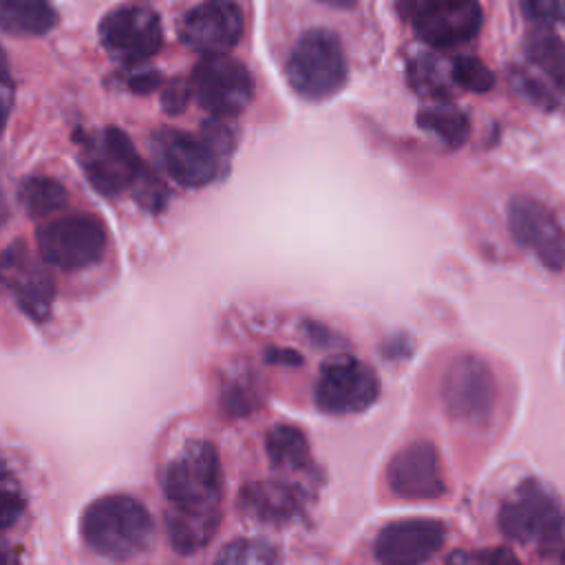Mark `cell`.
Instances as JSON below:
<instances>
[{"label": "cell", "mask_w": 565, "mask_h": 565, "mask_svg": "<svg viewBox=\"0 0 565 565\" xmlns=\"http://www.w3.org/2000/svg\"><path fill=\"white\" fill-rule=\"evenodd\" d=\"M44 263L75 271L95 265L106 249V230L95 216L73 214L42 225L35 234Z\"/></svg>", "instance_id": "8992f818"}, {"label": "cell", "mask_w": 565, "mask_h": 565, "mask_svg": "<svg viewBox=\"0 0 565 565\" xmlns=\"http://www.w3.org/2000/svg\"><path fill=\"white\" fill-rule=\"evenodd\" d=\"M446 539L437 519L393 521L375 539L373 552L382 565H422L433 558Z\"/></svg>", "instance_id": "2e32d148"}, {"label": "cell", "mask_w": 565, "mask_h": 565, "mask_svg": "<svg viewBox=\"0 0 565 565\" xmlns=\"http://www.w3.org/2000/svg\"><path fill=\"white\" fill-rule=\"evenodd\" d=\"M561 563H563V565H565V552H563V558H561Z\"/></svg>", "instance_id": "d6a6232c"}, {"label": "cell", "mask_w": 565, "mask_h": 565, "mask_svg": "<svg viewBox=\"0 0 565 565\" xmlns=\"http://www.w3.org/2000/svg\"><path fill=\"white\" fill-rule=\"evenodd\" d=\"M192 93L212 117H234L254 97V79L245 64L221 53L205 55L192 73Z\"/></svg>", "instance_id": "ba28073f"}, {"label": "cell", "mask_w": 565, "mask_h": 565, "mask_svg": "<svg viewBox=\"0 0 565 565\" xmlns=\"http://www.w3.org/2000/svg\"><path fill=\"white\" fill-rule=\"evenodd\" d=\"M417 124L424 130L437 135L450 148L461 146L468 137V119L452 104H435L422 108L417 115Z\"/></svg>", "instance_id": "603a6c76"}, {"label": "cell", "mask_w": 565, "mask_h": 565, "mask_svg": "<svg viewBox=\"0 0 565 565\" xmlns=\"http://www.w3.org/2000/svg\"><path fill=\"white\" fill-rule=\"evenodd\" d=\"M565 512L539 483H521L499 510L501 532L519 543L545 545L561 536Z\"/></svg>", "instance_id": "52a82bcc"}, {"label": "cell", "mask_w": 565, "mask_h": 565, "mask_svg": "<svg viewBox=\"0 0 565 565\" xmlns=\"http://www.w3.org/2000/svg\"><path fill=\"white\" fill-rule=\"evenodd\" d=\"M450 77H452V82H457L459 86H463L466 90H472V93H486L494 86L492 71L481 60L470 57V55H459L452 60Z\"/></svg>", "instance_id": "d4e9b609"}, {"label": "cell", "mask_w": 565, "mask_h": 565, "mask_svg": "<svg viewBox=\"0 0 565 565\" xmlns=\"http://www.w3.org/2000/svg\"><path fill=\"white\" fill-rule=\"evenodd\" d=\"M18 201L29 216L42 218L62 210L68 201V194L57 179L46 174H31L20 183Z\"/></svg>", "instance_id": "44dd1931"}, {"label": "cell", "mask_w": 565, "mask_h": 565, "mask_svg": "<svg viewBox=\"0 0 565 565\" xmlns=\"http://www.w3.org/2000/svg\"><path fill=\"white\" fill-rule=\"evenodd\" d=\"M347 57L335 33L327 29L305 31L285 64V77L296 95L320 102L335 95L347 82Z\"/></svg>", "instance_id": "3957f363"}, {"label": "cell", "mask_w": 565, "mask_h": 565, "mask_svg": "<svg viewBox=\"0 0 565 565\" xmlns=\"http://www.w3.org/2000/svg\"><path fill=\"white\" fill-rule=\"evenodd\" d=\"M300 492L289 483L267 481L245 486L241 508L260 523H287L300 514Z\"/></svg>", "instance_id": "ac0fdd59"}, {"label": "cell", "mask_w": 565, "mask_h": 565, "mask_svg": "<svg viewBox=\"0 0 565 565\" xmlns=\"http://www.w3.org/2000/svg\"><path fill=\"white\" fill-rule=\"evenodd\" d=\"M386 479L393 494L411 501L437 499L446 492L437 448L426 439L411 441L395 452L388 461Z\"/></svg>", "instance_id": "9a60e30c"}, {"label": "cell", "mask_w": 565, "mask_h": 565, "mask_svg": "<svg viewBox=\"0 0 565 565\" xmlns=\"http://www.w3.org/2000/svg\"><path fill=\"white\" fill-rule=\"evenodd\" d=\"M82 536L99 556L121 563L143 552L152 536V519L143 503L128 494L93 501L82 514Z\"/></svg>", "instance_id": "6da1fadb"}, {"label": "cell", "mask_w": 565, "mask_h": 565, "mask_svg": "<svg viewBox=\"0 0 565 565\" xmlns=\"http://www.w3.org/2000/svg\"><path fill=\"white\" fill-rule=\"evenodd\" d=\"M154 146L166 172L183 188H203L218 177L221 157L203 137L161 130Z\"/></svg>", "instance_id": "5bb4252c"}, {"label": "cell", "mask_w": 565, "mask_h": 565, "mask_svg": "<svg viewBox=\"0 0 565 565\" xmlns=\"http://www.w3.org/2000/svg\"><path fill=\"white\" fill-rule=\"evenodd\" d=\"M408 82L417 93H422L426 97L439 99V97L448 95V84L444 82L439 64L433 57L422 55V57L413 60L408 66Z\"/></svg>", "instance_id": "484cf974"}, {"label": "cell", "mask_w": 565, "mask_h": 565, "mask_svg": "<svg viewBox=\"0 0 565 565\" xmlns=\"http://www.w3.org/2000/svg\"><path fill=\"white\" fill-rule=\"evenodd\" d=\"M278 554L271 543L263 539H238L227 543L214 565H276Z\"/></svg>", "instance_id": "cb8c5ba5"}, {"label": "cell", "mask_w": 565, "mask_h": 565, "mask_svg": "<svg viewBox=\"0 0 565 565\" xmlns=\"http://www.w3.org/2000/svg\"><path fill=\"white\" fill-rule=\"evenodd\" d=\"M227 119L230 117H212L203 126V139L216 150L218 157L230 154L236 143V128Z\"/></svg>", "instance_id": "4316f807"}, {"label": "cell", "mask_w": 565, "mask_h": 565, "mask_svg": "<svg viewBox=\"0 0 565 565\" xmlns=\"http://www.w3.org/2000/svg\"><path fill=\"white\" fill-rule=\"evenodd\" d=\"M82 168L90 185L104 194L115 196L126 188H137L148 177L132 141L119 128H104L82 141Z\"/></svg>", "instance_id": "277c9868"}, {"label": "cell", "mask_w": 565, "mask_h": 565, "mask_svg": "<svg viewBox=\"0 0 565 565\" xmlns=\"http://www.w3.org/2000/svg\"><path fill=\"white\" fill-rule=\"evenodd\" d=\"M508 227L514 241L532 252L550 271L565 269V227L550 205L516 194L508 203Z\"/></svg>", "instance_id": "30bf717a"}, {"label": "cell", "mask_w": 565, "mask_h": 565, "mask_svg": "<svg viewBox=\"0 0 565 565\" xmlns=\"http://www.w3.org/2000/svg\"><path fill=\"white\" fill-rule=\"evenodd\" d=\"M527 57L565 93V42L547 29L530 33L525 42Z\"/></svg>", "instance_id": "7402d4cb"}, {"label": "cell", "mask_w": 565, "mask_h": 565, "mask_svg": "<svg viewBox=\"0 0 565 565\" xmlns=\"http://www.w3.org/2000/svg\"><path fill=\"white\" fill-rule=\"evenodd\" d=\"M188 86L181 82V79H177V82H172L166 90H163V108L168 110V113H179V110H183V106H185V102H188Z\"/></svg>", "instance_id": "f546056e"}, {"label": "cell", "mask_w": 565, "mask_h": 565, "mask_svg": "<svg viewBox=\"0 0 565 565\" xmlns=\"http://www.w3.org/2000/svg\"><path fill=\"white\" fill-rule=\"evenodd\" d=\"M0 24L7 35H44L57 24V11L51 0H0Z\"/></svg>", "instance_id": "d6986e66"}, {"label": "cell", "mask_w": 565, "mask_h": 565, "mask_svg": "<svg viewBox=\"0 0 565 565\" xmlns=\"http://www.w3.org/2000/svg\"><path fill=\"white\" fill-rule=\"evenodd\" d=\"M320 4H327V7H335V9H347V7H353L358 0H316Z\"/></svg>", "instance_id": "1f68e13d"}, {"label": "cell", "mask_w": 565, "mask_h": 565, "mask_svg": "<svg viewBox=\"0 0 565 565\" xmlns=\"http://www.w3.org/2000/svg\"><path fill=\"white\" fill-rule=\"evenodd\" d=\"M102 46L126 64H141L163 44L159 15L146 4H124L99 22Z\"/></svg>", "instance_id": "8fae6325"}, {"label": "cell", "mask_w": 565, "mask_h": 565, "mask_svg": "<svg viewBox=\"0 0 565 565\" xmlns=\"http://www.w3.org/2000/svg\"><path fill=\"white\" fill-rule=\"evenodd\" d=\"M4 285L18 307L33 320H46L55 298L53 278L31 256L22 241H13L2 256Z\"/></svg>", "instance_id": "e0dca14e"}, {"label": "cell", "mask_w": 565, "mask_h": 565, "mask_svg": "<svg viewBox=\"0 0 565 565\" xmlns=\"http://www.w3.org/2000/svg\"><path fill=\"white\" fill-rule=\"evenodd\" d=\"M265 450H267L269 463H271L276 470L309 472V470L313 468L307 437H305L302 430H298L296 426H287V424L274 426V428L267 433Z\"/></svg>", "instance_id": "ffe728a7"}, {"label": "cell", "mask_w": 565, "mask_h": 565, "mask_svg": "<svg viewBox=\"0 0 565 565\" xmlns=\"http://www.w3.org/2000/svg\"><path fill=\"white\" fill-rule=\"evenodd\" d=\"M380 393L375 371L358 358L335 355L327 360L316 382V404L331 415L366 411Z\"/></svg>", "instance_id": "9c48e42d"}, {"label": "cell", "mask_w": 565, "mask_h": 565, "mask_svg": "<svg viewBox=\"0 0 565 565\" xmlns=\"http://www.w3.org/2000/svg\"><path fill=\"white\" fill-rule=\"evenodd\" d=\"M523 11L543 26L565 22V0H521Z\"/></svg>", "instance_id": "f1b7e54d"}, {"label": "cell", "mask_w": 565, "mask_h": 565, "mask_svg": "<svg viewBox=\"0 0 565 565\" xmlns=\"http://www.w3.org/2000/svg\"><path fill=\"white\" fill-rule=\"evenodd\" d=\"M411 15L417 38L435 49L470 42L483 22L479 0H417Z\"/></svg>", "instance_id": "7c38bea8"}, {"label": "cell", "mask_w": 565, "mask_h": 565, "mask_svg": "<svg viewBox=\"0 0 565 565\" xmlns=\"http://www.w3.org/2000/svg\"><path fill=\"white\" fill-rule=\"evenodd\" d=\"M221 490L218 452L205 439L190 441L163 472V492L170 501L168 514L218 519Z\"/></svg>", "instance_id": "7a4b0ae2"}, {"label": "cell", "mask_w": 565, "mask_h": 565, "mask_svg": "<svg viewBox=\"0 0 565 565\" xmlns=\"http://www.w3.org/2000/svg\"><path fill=\"white\" fill-rule=\"evenodd\" d=\"M245 31V18L234 0H203L181 22V40L203 53L221 55L234 49Z\"/></svg>", "instance_id": "4fadbf2b"}, {"label": "cell", "mask_w": 565, "mask_h": 565, "mask_svg": "<svg viewBox=\"0 0 565 565\" xmlns=\"http://www.w3.org/2000/svg\"><path fill=\"white\" fill-rule=\"evenodd\" d=\"M441 402L450 419L483 426L497 406V382L490 366L477 355L455 358L441 377Z\"/></svg>", "instance_id": "5b68a950"}, {"label": "cell", "mask_w": 565, "mask_h": 565, "mask_svg": "<svg viewBox=\"0 0 565 565\" xmlns=\"http://www.w3.org/2000/svg\"><path fill=\"white\" fill-rule=\"evenodd\" d=\"M448 565H521V563L510 550L494 547L483 552H455Z\"/></svg>", "instance_id": "83f0119b"}, {"label": "cell", "mask_w": 565, "mask_h": 565, "mask_svg": "<svg viewBox=\"0 0 565 565\" xmlns=\"http://www.w3.org/2000/svg\"><path fill=\"white\" fill-rule=\"evenodd\" d=\"M2 501H4V505H2V521H4V527H9L13 523V519L18 516L22 505H20V499L15 494H11L9 488H4Z\"/></svg>", "instance_id": "4dcf8cb0"}]
</instances>
